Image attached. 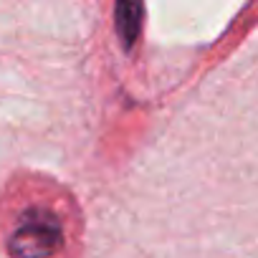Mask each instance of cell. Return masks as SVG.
Segmentation results:
<instances>
[{
  "instance_id": "cell-1",
  "label": "cell",
  "mask_w": 258,
  "mask_h": 258,
  "mask_svg": "<svg viewBox=\"0 0 258 258\" xmlns=\"http://www.w3.org/2000/svg\"><path fill=\"white\" fill-rule=\"evenodd\" d=\"M61 243V223L51 210L31 208L21 215L18 228L8 238L13 258H48Z\"/></svg>"
},
{
  "instance_id": "cell-2",
  "label": "cell",
  "mask_w": 258,
  "mask_h": 258,
  "mask_svg": "<svg viewBox=\"0 0 258 258\" xmlns=\"http://www.w3.org/2000/svg\"><path fill=\"white\" fill-rule=\"evenodd\" d=\"M142 16H145V8L137 6V3H116L114 21H116V33H119L124 48L135 46L140 28H142Z\"/></svg>"
}]
</instances>
